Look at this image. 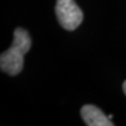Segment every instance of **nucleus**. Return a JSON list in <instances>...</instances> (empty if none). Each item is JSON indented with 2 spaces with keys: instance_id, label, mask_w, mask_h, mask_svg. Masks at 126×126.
Returning <instances> with one entry per match:
<instances>
[{
  "instance_id": "nucleus-1",
  "label": "nucleus",
  "mask_w": 126,
  "mask_h": 126,
  "mask_svg": "<svg viewBox=\"0 0 126 126\" xmlns=\"http://www.w3.org/2000/svg\"><path fill=\"white\" fill-rule=\"evenodd\" d=\"M32 39L29 33L21 27H17L14 32L13 44L0 56V67L2 72L10 76H16L23 68L24 55L31 49Z\"/></svg>"
},
{
  "instance_id": "nucleus-4",
  "label": "nucleus",
  "mask_w": 126,
  "mask_h": 126,
  "mask_svg": "<svg viewBox=\"0 0 126 126\" xmlns=\"http://www.w3.org/2000/svg\"><path fill=\"white\" fill-rule=\"evenodd\" d=\"M123 92H124V94H126V80L124 81V83H123Z\"/></svg>"
},
{
  "instance_id": "nucleus-3",
  "label": "nucleus",
  "mask_w": 126,
  "mask_h": 126,
  "mask_svg": "<svg viewBox=\"0 0 126 126\" xmlns=\"http://www.w3.org/2000/svg\"><path fill=\"white\" fill-rule=\"evenodd\" d=\"M81 117L88 126H112L113 123L100 108L94 105H84L81 108Z\"/></svg>"
},
{
  "instance_id": "nucleus-2",
  "label": "nucleus",
  "mask_w": 126,
  "mask_h": 126,
  "mask_svg": "<svg viewBox=\"0 0 126 126\" xmlns=\"http://www.w3.org/2000/svg\"><path fill=\"white\" fill-rule=\"evenodd\" d=\"M55 13L60 25L66 31H75L83 20V12L75 0H57Z\"/></svg>"
}]
</instances>
